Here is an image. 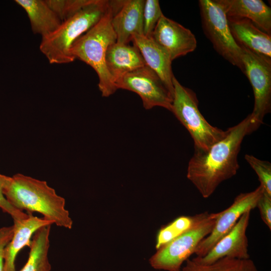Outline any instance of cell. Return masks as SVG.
Masks as SVG:
<instances>
[{"instance_id": "1", "label": "cell", "mask_w": 271, "mask_h": 271, "mask_svg": "<svg viewBox=\"0 0 271 271\" xmlns=\"http://www.w3.org/2000/svg\"><path fill=\"white\" fill-rule=\"evenodd\" d=\"M252 132L249 114L228 128L226 136L208 150L195 151L188 163L187 177L203 198L209 197L220 183L236 174L241 143Z\"/></svg>"}, {"instance_id": "2", "label": "cell", "mask_w": 271, "mask_h": 271, "mask_svg": "<svg viewBox=\"0 0 271 271\" xmlns=\"http://www.w3.org/2000/svg\"><path fill=\"white\" fill-rule=\"evenodd\" d=\"M8 201L15 208L28 213L38 212L57 226L71 229L73 221L65 208V199L45 181L21 174L11 177L3 189Z\"/></svg>"}, {"instance_id": "3", "label": "cell", "mask_w": 271, "mask_h": 271, "mask_svg": "<svg viewBox=\"0 0 271 271\" xmlns=\"http://www.w3.org/2000/svg\"><path fill=\"white\" fill-rule=\"evenodd\" d=\"M109 1L92 0L75 15L62 22L53 32L42 38L40 50L52 64H63L74 59L70 50L74 43L93 27L107 11Z\"/></svg>"}, {"instance_id": "4", "label": "cell", "mask_w": 271, "mask_h": 271, "mask_svg": "<svg viewBox=\"0 0 271 271\" xmlns=\"http://www.w3.org/2000/svg\"><path fill=\"white\" fill-rule=\"evenodd\" d=\"M112 12L108 8L102 18L93 27L79 37L72 45L70 53L75 59L91 67L98 77V88L103 97H108L117 90L106 66L107 49L116 42L111 21Z\"/></svg>"}, {"instance_id": "5", "label": "cell", "mask_w": 271, "mask_h": 271, "mask_svg": "<svg viewBox=\"0 0 271 271\" xmlns=\"http://www.w3.org/2000/svg\"><path fill=\"white\" fill-rule=\"evenodd\" d=\"M174 95L172 111L190 133L194 143L195 151H205L222 140L224 131L211 125L198 108L195 93L183 86L174 76Z\"/></svg>"}, {"instance_id": "6", "label": "cell", "mask_w": 271, "mask_h": 271, "mask_svg": "<svg viewBox=\"0 0 271 271\" xmlns=\"http://www.w3.org/2000/svg\"><path fill=\"white\" fill-rule=\"evenodd\" d=\"M218 215V212L208 213L190 229L157 249L149 260L151 266L156 269L179 271L199 243L211 232Z\"/></svg>"}, {"instance_id": "7", "label": "cell", "mask_w": 271, "mask_h": 271, "mask_svg": "<svg viewBox=\"0 0 271 271\" xmlns=\"http://www.w3.org/2000/svg\"><path fill=\"white\" fill-rule=\"evenodd\" d=\"M199 5L203 31L213 48L243 73L242 50L232 35L223 9L216 0H200Z\"/></svg>"}, {"instance_id": "8", "label": "cell", "mask_w": 271, "mask_h": 271, "mask_svg": "<svg viewBox=\"0 0 271 271\" xmlns=\"http://www.w3.org/2000/svg\"><path fill=\"white\" fill-rule=\"evenodd\" d=\"M243 73L252 88L254 103L249 114L252 132L263 122L271 109V60L241 47Z\"/></svg>"}, {"instance_id": "9", "label": "cell", "mask_w": 271, "mask_h": 271, "mask_svg": "<svg viewBox=\"0 0 271 271\" xmlns=\"http://www.w3.org/2000/svg\"><path fill=\"white\" fill-rule=\"evenodd\" d=\"M115 85L117 89L138 94L146 109L160 106L171 110L173 95L158 75L146 65L126 74L116 81Z\"/></svg>"}, {"instance_id": "10", "label": "cell", "mask_w": 271, "mask_h": 271, "mask_svg": "<svg viewBox=\"0 0 271 271\" xmlns=\"http://www.w3.org/2000/svg\"><path fill=\"white\" fill-rule=\"evenodd\" d=\"M264 189L260 185L254 190L239 194L232 204L225 210L218 212L214 226L209 235L198 244L194 253L197 256L205 255L211 248L236 224L241 216L256 207L257 201Z\"/></svg>"}, {"instance_id": "11", "label": "cell", "mask_w": 271, "mask_h": 271, "mask_svg": "<svg viewBox=\"0 0 271 271\" xmlns=\"http://www.w3.org/2000/svg\"><path fill=\"white\" fill-rule=\"evenodd\" d=\"M151 37L174 59L193 52L197 47L194 35L188 29L163 15Z\"/></svg>"}, {"instance_id": "12", "label": "cell", "mask_w": 271, "mask_h": 271, "mask_svg": "<svg viewBox=\"0 0 271 271\" xmlns=\"http://www.w3.org/2000/svg\"><path fill=\"white\" fill-rule=\"evenodd\" d=\"M250 211L243 213L231 230L203 256L196 257L201 263L209 264L224 257L248 259V240L246 231Z\"/></svg>"}, {"instance_id": "13", "label": "cell", "mask_w": 271, "mask_h": 271, "mask_svg": "<svg viewBox=\"0 0 271 271\" xmlns=\"http://www.w3.org/2000/svg\"><path fill=\"white\" fill-rule=\"evenodd\" d=\"M144 0L109 1L112 12L111 23L116 42L129 44L135 34H143Z\"/></svg>"}, {"instance_id": "14", "label": "cell", "mask_w": 271, "mask_h": 271, "mask_svg": "<svg viewBox=\"0 0 271 271\" xmlns=\"http://www.w3.org/2000/svg\"><path fill=\"white\" fill-rule=\"evenodd\" d=\"M131 42L139 50L146 65L158 75L173 96L174 75L172 69L173 61L169 54L152 37L135 34Z\"/></svg>"}, {"instance_id": "15", "label": "cell", "mask_w": 271, "mask_h": 271, "mask_svg": "<svg viewBox=\"0 0 271 271\" xmlns=\"http://www.w3.org/2000/svg\"><path fill=\"white\" fill-rule=\"evenodd\" d=\"M23 219L14 220L13 236L4 250L3 271H16L15 260L20 251L25 246L30 247L31 237L40 228L54 224L44 218L35 216L28 213Z\"/></svg>"}, {"instance_id": "16", "label": "cell", "mask_w": 271, "mask_h": 271, "mask_svg": "<svg viewBox=\"0 0 271 271\" xmlns=\"http://www.w3.org/2000/svg\"><path fill=\"white\" fill-rule=\"evenodd\" d=\"M232 35L236 43L250 51L271 60V35L257 27L250 20L227 17Z\"/></svg>"}, {"instance_id": "17", "label": "cell", "mask_w": 271, "mask_h": 271, "mask_svg": "<svg viewBox=\"0 0 271 271\" xmlns=\"http://www.w3.org/2000/svg\"><path fill=\"white\" fill-rule=\"evenodd\" d=\"M105 62L107 70L115 85L116 81L126 74L146 65L139 50L135 45L117 42L108 46Z\"/></svg>"}, {"instance_id": "18", "label": "cell", "mask_w": 271, "mask_h": 271, "mask_svg": "<svg viewBox=\"0 0 271 271\" xmlns=\"http://www.w3.org/2000/svg\"><path fill=\"white\" fill-rule=\"evenodd\" d=\"M227 17L248 19L266 33L271 34V9L262 0H216Z\"/></svg>"}, {"instance_id": "19", "label": "cell", "mask_w": 271, "mask_h": 271, "mask_svg": "<svg viewBox=\"0 0 271 271\" xmlns=\"http://www.w3.org/2000/svg\"><path fill=\"white\" fill-rule=\"evenodd\" d=\"M26 13L32 32L42 38L55 31L62 21L45 0H15Z\"/></svg>"}, {"instance_id": "20", "label": "cell", "mask_w": 271, "mask_h": 271, "mask_svg": "<svg viewBox=\"0 0 271 271\" xmlns=\"http://www.w3.org/2000/svg\"><path fill=\"white\" fill-rule=\"evenodd\" d=\"M51 226L43 227L34 233L28 260L20 271H51L48 258Z\"/></svg>"}, {"instance_id": "21", "label": "cell", "mask_w": 271, "mask_h": 271, "mask_svg": "<svg viewBox=\"0 0 271 271\" xmlns=\"http://www.w3.org/2000/svg\"><path fill=\"white\" fill-rule=\"evenodd\" d=\"M179 271H258L254 262L248 259L224 257L209 264L198 261L195 257L186 260Z\"/></svg>"}, {"instance_id": "22", "label": "cell", "mask_w": 271, "mask_h": 271, "mask_svg": "<svg viewBox=\"0 0 271 271\" xmlns=\"http://www.w3.org/2000/svg\"><path fill=\"white\" fill-rule=\"evenodd\" d=\"M208 212H204L194 216H182L162 227L156 239V248H160L192 228L197 222L205 218Z\"/></svg>"}, {"instance_id": "23", "label": "cell", "mask_w": 271, "mask_h": 271, "mask_svg": "<svg viewBox=\"0 0 271 271\" xmlns=\"http://www.w3.org/2000/svg\"><path fill=\"white\" fill-rule=\"evenodd\" d=\"M92 0H45L63 22L90 4Z\"/></svg>"}, {"instance_id": "24", "label": "cell", "mask_w": 271, "mask_h": 271, "mask_svg": "<svg viewBox=\"0 0 271 271\" xmlns=\"http://www.w3.org/2000/svg\"><path fill=\"white\" fill-rule=\"evenodd\" d=\"M163 15L159 1H145L143 12V33L144 36L151 37L158 22Z\"/></svg>"}, {"instance_id": "25", "label": "cell", "mask_w": 271, "mask_h": 271, "mask_svg": "<svg viewBox=\"0 0 271 271\" xmlns=\"http://www.w3.org/2000/svg\"><path fill=\"white\" fill-rule=\"evenodd\" d=\"M245 159L258 176L260 185L271 195V164L259 160L254 156L246 154Z\"/></svg>"}, {"instance_id": "26", "label": "cell", "mask_w": 271, "mask_h": 271, "mask_svg": "<svg viewBox=\"0 0 271 271\" xmlns=\"http://www.w3.org/2000/svg\"><path fill=\"white\" fill-rule=\"evenodd\" d=\"M10 180L11 177L0 174V209L4 212L10 215L13 220L25 219L28 216V214L14 207L8 201L3 194V189Z\"/></svg>"}, {"instance_id": "27", "label": "cell", "mask_w": 271, "mask_h": 271, "mask_svg": "<svg viewBox=\"0 0 271 271\" xmlns=\"http://www.w3.org/2000/svg\"><path fill=\"white\" fill-rule=\"evenodd\" d=\"M256 207L263 222L271 229V195L264 190L258 199Z\"/></svg>"}, {"instance_id": "28", "label": "cell", "mask_w": 271, "mask_h": 271, "mask_svg": "<svg viewBox=\"0 0 271 271\" xmlns=\"http://www.w3.org/2000/svg\"><path fill=\"white\" fill-rule=\"evenodd\" d=\"M13 234V226L0 228V271L4 270V250Z\"/></svg>"}]
</instances>
